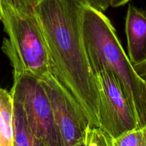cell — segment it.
<instances>
[{"instance_id":"obj_1","label":"cell","mask_w":146,"mask_h":146,"mask_svg":"<svg viewBox=\"0 0 146 146\" xmlns=\"http://www.w3.org/2000/svg\"><path fill=\"white\" fill-rule=\"evenodd\" d=\"M88 0H36V11L53 76L75 98L91 126L100 127V93L82 32Z\"/></svg>"},{"instance_id":"obj_2","label":"cell","mask_w":146,"mask_h":146,"mask_svg":"<svg viewBox=\"0 0 146 146\" xmlns=\"http://www.w3.org/2000/svg\"><path fill=\"white\" fill-rule=\"evenodd\" d=\"M82 32L91 69L101 67L114 74L134 110L137 127H145L146 82L135 71L111 22L88 5L84 12Z\"/></svg>"},{"instance_id":"obj_3","label":"cell","mask_w":146,"mask_h":146,"mask_svg":"<svg viewBox=\"0 0 146 146\" xmlns=\"http://www.w3.org/2000/svg\"><path fill=\"white\" fill-rule=\"evenodd\" d=\"M36 0H0V21L8 35L2 51L13 74L42 80L51 73L45 41L36 11Z\"/></svg>"},{"instance_id":"obj_4","label":"cell","mask_w":146,"mask_h":146,"mask_svg":"<svg viewBox=\"0 0 146 146\" xmlns=\"http://www.w3.org/2000/svg\"><path fill=\"white\" fill-rule=\"evenodd\" d=\"M13 78L10 92L22 105L31 132L46 146H64L40 80L25 74H13Z\"/></svg>"},{"instance_id":"obj_5","label":"cell","mask_w":146,"mask_h":146,"mask_svg":"<svg viewBox=\"0 0 146 146\" xmlns=\"http://www.w3.org/2000/svg\"><path fill=\"white\" fill-rule=\"evenodd\" d=\"M92 70L100 93V128L113 139L138 129L134 110L114 74L101 67Z\"/></svg>"},{"instance_id":"obj_6","label":"cell","mask_w":146,"mask_h":146,"mask_svg":"<svg viewBox=\"0 0 146 146\" xmlns=\"http://www.w3.org/2000/svg\"><path fill=\"white\" fill-rule=\"evenodd\" d=\"M40 80L51 105L64 145L74 146L86 140L91 125L80 105L52 73Z\"/></svg>"},{"instance_id":"obj_7","label":"cell","mask_w":146,"mask_h":146,"mask_svg":"<svg viewBox=\"0 0 146 146\" xmlns=\"http://www.w3.org/2000/svg\"><path fill=\"white\" fill-rule=\"evenodd\" d=\"M128 57L133 65L146 60V12L129 5L125 19Z\"/></svg>"},{"instance_id":"obj_8","label":"cell","mask_w":146,"mask_h":146,"mask_svg":"<svg viewBox=\"0 0 146 146\" xmlns=\"http://www.w3.org/2000/svg\"><path fill=\"white\" fill-rule=\"evenodd\" d=\"M14 102L10 92L0 88V146H14Z\"/></svg>"},{"instance_id":"obj_9","label":"cell","mask_w":146,"mask_h":146,"mask_svg":"<svg viewBox=\"0 0 146 146\" xmlns=\"http://www.w3.org/2000/svg\"><path fill=\"white\" fill-rule=\"evenodd\" d=\"M14 102V146H46L31 132L21 104L16 100Z\"/></svg>"},{"instance_id":"obj_10","label":"cell","mask_w":146,"mask_h":146,"mask_svg":"<svg viewBox=\"0 0 146 146\" xmlns=\"http://www.w3.org/2000/svg\"><path fill=\"white\" fill-rule=\"evenodd\" d=\"M113 141L114 146H146V126L127 132Z\"/></svg>"},{"instance_id":"obj_11","label":"cell","mask_w":146,"mask_h":146,"mask_svg":"<svg viewBox=\"0 0 146 146\" xmlns=\"http://www.w3.org/2000/svg\"><path fill=\"white\" fill-rule=\"evenodd\" d=\"M88 146H114L113 138L100 127L90 126L87 134Z\"/></svg>"},{"instance_id":"obj_12","label":"cell","mask_w":146,"mask_h":146,"mask_svg":"<svg viewBox=\"0 0 146 146\" xmlns=\"http://www.w3.org/2000/svg\"><path fill=\"white\" fill-rule=\"evenodd\" d=\"M88 1L90 6L102 12L106 10L110 6V2H111V0H88Z\"/></svg>"},{"instance_id":"obj_13","label":"cell","mask_w":146,"mask_h":146,"mask_svg":"<svg viewBox=\"0 0 146 146\" xmlns=\"http://www.w3.org/2000/svg\"><path fill=\"white\" fill-rule=\"evenodd\" d=\"M133 67H134V70L137 73V75L142 80L146 81V60L137 64H134Z\"/></svg>"},{"instance_id":"obj_14","label":"cell","mask_w":146,"mask_h":146,"mask_svg":"<svg viewBox=\"0 0 146 146\" xmlns=\"http://www.w3.org/2000/svg\"><path fill=\"white\" fill-rule=\"evenodd\" d=\"M130 1V0H111L110 6L113 7H118L125 5Z\"/></svg>"},{"instance_id":"obj_15","label":"cell","mask_w":146,"mask_h":146,"mask_svg":"<svg viewBox=\"0 0 146 146\" xmlns=\"http://www.w3.org/2000/svg\"><path fill=\"white\" fill-rule=\"evenodd\" d=\"M74 146H88V145H87L86 140H84V141L80 142V143H78V144L75 145H74Z\"/></svg>"},{"instance_id":"obj_16","label":"cell","mask_w":146,"mask_h":146,"mask_svg":"<svg viewBox=\"0 0 146 146\" xmlns=\"http://www.w3.org/2000/svg\"><path fill=\"white\" fill-rule=\"evenodd\" d=\"M0 17H1V11H0Z\"/></svg>"},{"instance_id":"obj_17","label":"cell","mask_w":146,"mask_h":146,"mask_svg":"<svg viewBox=\"0 0 146 146\" xmlns=\"http://www.w3.org/2000/svg\"><path fill=\"white\" fill-rule=\"evenodd\" d=\"M145 82H146V81H145Z\"/></svg>"}]
</instances>
